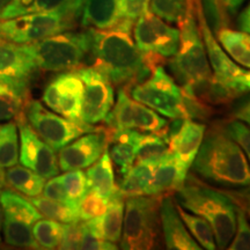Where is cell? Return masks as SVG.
Here are the masks:
<instances>
[{"mask_svg": "<svg viewBox=\"0 0 250 250\" xmlns=\"http://www.w3.org/2000/svg\"><path fill=\"white\" fill-rule=\"evenodd\" d=\"M133 23L123 20L105 30L88 29L90 33V66L99 71L112 86H136L153 73L142 51L131 36Z\"/></svg>", "mask_w": 250, "mask_h": 250, "instance_id": "6da1fadb", "label": "cell"}, {"mask_svg": "<svg viewBox=\"0 0 250 250\" xmlns=\"http://www.w3.org/2000/svg\"><path fill=\"white\" fill-rule=\"evenodd\" d=\"M191 167L193 173L215 186L250 187V165L245 153L220 125L206 132Z\"/></svg>", "mask_w": 250, "mask_h": 250, "instance_id": "7a4b0ae2", "label": "cell"}, {"mask_svg": "<svg viewBox=\"0 0 250 250\" xmlns=\"http://www.w3.org/2000/svg\"><path fill=\"white\" fill-rule=\"evenodd\" d=\"M175 202L206 219L213 229L217 248H227L236 229V205L226 193L188 174L186 182L176 191Z\"/></svg>", "mask_w": 250, "mask_h": 250, "instance_id": "3957f363", "label": "cell"}, {"mask_svg": "<svg viewBox=\"0 0 250 250\" xmlns=\"http://www.w3.org/2000/svg\"><path fill=\"white\" fill-rule=\"evenodd\" d=\"M39 70L64 72L78 70L90 54V33L62 31L44 40L20 44Z\"/></svg>", "mask_w": 250, "mask_h": 250, "instance_id": "277c9868", "label": "cell"}, {"mask_svg": "<svg viewBox=\"0 0 250 250\" xmlns=\"http://www.w3.org/2000/svg\"><path fill=\"white\" fill-rule=\"evenodd\" d=\"M162 195L125 197L123 236L124 250L156 249L160 245V201Z\"/></svg>", "mask_w": 250, "mask_h": 250, "instance_id": "5b68a950", "label": "cell"}, {"mask_svg": "<svg viewBox=\"0 0 250 250\" xmlns=\"http://www.w3.org/2000/svg\"><path fill=\"white\" fill-rule=\"evenodd\" d=\"M179 50L168 62L175 78L184 85L193 79L211 76V66L201 30L195 20V0H189L188 9L179 22Z\"/></svg>", "mask_w": 250, "mask_h": 250, "instance_id": "8992f818", "label": "cell"}, {"mask_svg": "<svg viewBox=\"0 0 250 250\" xmlns=\"http://www.w3.org/2000/svg\"><path fill=\"white\" fill-rule=\"evenodd\" d=\"M76 17L61 13H31L0 21V41L28 44L73 29Z\"/></svg>", "mask_w": 250, "mask_h": 250, "instance_id": "52a82bcc", "label": "cell"}, {"mask_svg": "<svg viewBox=\"0 0 250 250\" xmlns=\"http://www.w3.org/2000/svg\"><path fill=\"white\" fill-rule=\"evenodd\" d=\"M23 116L33 130L55 151H59L81 134L99 129L93 125L58 116V114L48 110L35 100L26 101Z\"/></svg>", "mask_w": 250, "mask_h": 250, "instance_id": "ba28073f", "label": "cell"}, {"mask_svg": "<svg viewBox=\"0 0 250 250\" xmlns=\"http://www.w3.org/2000/svg\"><path fill=\"white\" fill-rule=\"evenodd\" d=\"M131 96L166 117H183L182 89L162 65L154 68L148 79L133 86Z\"/></svg>", "mask_w": 250, "mask_h": 250, "instance_id": "9c48e42d", "label": "cell"}, {"mask_svg": "<svg viewBox=\"0 0 250 250\" xmlns=\"http://www.w3.org/2000/svg\"><path fill=\"white\" fill-rule=\"evenodd\" d=\"M133 36L143 55H156L171 58L180 46V30L169 26L149 9L145 11L133 24Z\"/></svg>", "mask_w": 250, "mask_h": 250, "instance_id": "30bf717a", "label": "cell"}, {"mask_svg": "<svg viewBox=\"0 0 250 250\" xmlns=\"http://www.w3.org/2000/svg\"><path fill=\"white\" fill-rule=\"evenodd\" d=\"M76 73L83 85L81 122L89 125L102 123L114 107L112 83L92 66H81Z\"/></svg>", "mask_w": 250, "mask_h": 250, "instance_id": "8fae6325", "label": "cell"}, {"mask_svg": "<svg viewBox=\"0 0 250 250\" xmlns=\"http://www.w3.org/2000/svg\"><path fill=\"white\" fill-rule=\"evenodd\" d=\"M15 122H17L19 138H20L19 160L21 164L44 177L45 180L57 176L59 173V164L55 149L33 130L23 114Z\"/></svg>", "mask_w": 250, "mask_h": 250, "instance_id": "7c38bea8", "label": "cell"}, {"mask_svg": "<svg viewBox=\"0 0 250 250\" xmlns=\"http://www.w3.org/2000/svg\"><path fill=\"white\" fill-rule=\"evenodd\" d=\"M39 68L20 44L0 41V83L27 100L28 90Z\"/></svg>", "mask_w": 250, "mask_h": 250, "instance_id": "4fadbf2b", "label": "cell"}, {"mask_svg": "<svg viewBox=\"0 0 250 250\" xmlns=\"http://www.w3.org/2000/svg\"><path fill=\"white\" fill-rule=\"evenodd\" d=\"M83 85L76 72L56 77L43 92L44 104L56 114L74 122H81ZM83 123V122H81Z\"/></svg>", "mask_w": 250, "mask_h": 250, "instance_id": "5bb4252c", "label": "cell"}, {"mask_svg": "<svg viewBox=\"0 0 250 250\" xmlns=\"http://www.w3.org/2000/svg\"><path fill=\"white\" fill-rule=\"evenodd\" d=\"M110 145V134L105 126L78 137L59 149L58 164L62 171L88 168Z\"/></svg>", "mask_w": 250, "mask_h": 250, "instance_id": "9a60e30c", "label": "cell"}, {"mask_svg": "<svg viewBox=\"0 0 250 250\" xmlns=\"http://www.w3.org/2000/svg\"><path fill=\"white\" fill-rule=\"evenodd\" d=\"M195 14L198 19V26L205 46L206 56H208L210 66L214 72V76L232 85L233 81L241 76L245 71L228 57L218 40H215L213 31L210 29L203 15L199 0H195Z\"/></svg>", "mask_w": 250, "mask_h": 250, "instance_id": "2e32d148", "label": "cell"}, {"mask_svg": "<svg viewBox=\"0 0 250 250\" xmlns=\"http://www.w3.org/2000/svg\"><path fill=\"white\" fill-rule=\"evenodd\" d=\"M161 232L166 248L169 250H201L202 247L188 232L176 208L175 199L169 195L161 196Z\"/></svg>", "mask_w": 250, "mask_h": 250, "instance_id": "e0dca14e", "label": "cell"}, {"mask_svg": "<svg viewBox=\"0 0 250 250\" xmlns=\"http://www.w3.org/2000/svg\"><path fill=\"white\" fill-rule=\"evenodd\" d=\"M85 0H11L0 12V21L31 13H61L80 17Z\"/></svg>", "mask_w": 250, "mask_h": 250, "instance_id": "ac0fdd59", "label": "cell"}, {"mask_svg": "<svg viewBox=\"0 0 250 250\" xmlns=\"http://www.w3.org/2000/svg\"><path fill=\"white\" fill-rule=\"evenodd\" d=\"M125 196L118 190L109 202L107 211L98 218L85 221L88 230L94 236L116 245L121 241L123 230Z\"/></svg>", "mask_w": 250, "mask_h": 250, "instance_id": "d6986e66", "label": "cell"}, {"mask_svg": "<svg viewBox=\"0 0 250 250\" xmlns=\"http://www.w3.org/2000/svg\"><path fill=\"white\" fill-rule=\"evenodd\" d=\"M123 21L122 0H85L80 12L81 26L87 29L105 30Z\"/></svg>", "mask_w": 250, "mask_h": 250, "instance_id": "ffe728a7", "label": "cell"}, {"mask_svg": "<svg viewBox=\"0 0 250 250\" xmlns=\"http://www.w3.org/2000/svg\"><path fill=\"white\" fill-rule=\"evenodd\" d=\"M181 89L212 107L227 104L241 95L230 83L219 79L214 74L189 81L182 85Z\"/></svg>", "mask_w": 250, "mask_h": 250, "instance_id": "44dd1931", "label": "cell"}, {"mask_svg": "<svg viewBox=\"0 0 250 250\" xmlns=\"http://www.w3.org/2000/svg\"><path fill=\"white\" fill-rule=\"evenodd\" d=\"M189 168L173 152L156 164L149 195H164L177 191L186 182Z\"/></svg>", "mask_w": 250, "mask_h": 250, "instance_id": "7402d4cb", "label": "cell"}, {"mask_svg": "<svg viewBox=\"0 0 250 250\" xmlns=\"http://www.w3.org/2000/svg\"><path fill=\"white\" fill-rule=\"evenodd\" d=\"M205 124L187 120L179 136L169 144L170 151L188 168L191 167L205 136Z\"/></svg>", "mask_w": 250, "mask_h": 250, "instance_id": "603a6c76", "label": "cell"}, {"mask_svg": "<svg viewBox=\"0 0 250 250\" xmlns=\"http://www.w3.org/2000/svg\"><path fill=\"white\" fill-rule=\"evenodd\" d=\"M143 136L144 133L138 130H124L110 134L112 147L109 154L122 175L126 174L136 162L137 151Z\"/></svg>", "mask_w": 250, "mask_h": 250, "instance_id": "cb8c5ba5", "label": "cell"}, {"mask_svg": "<svg viewBox=\"0 0 250 250\" xmlns=\"http://www.w3.org/2000/svg\"><path fill=\"white\" fill-rule=\"evenodd\" d=\"M88 190L100 193L105 198L111 199L120 190L115 181L112 161L108 148L86 171Z\"/></svg>", "mask_w": 250, "mask_h": 250, "instance_id": "d4e9b609", "label": "cell"}, {"mask_svg": "<svg viewBox=\"0 0 250 250\" xmlns=\"http://www.w3.org/2000/svg\"><path fill=\"white\" fill-rule=\"evenodd\" d=\"M155 166V162L149 161L134 162L129 171L123 175V180L118 187L122 195L125 197L149 195Z\"/></svg>", "mask_w": 250, "mask_h": 250, "instance_id": "484cf974", "label": "cell"}, {"mask_svg": "<svg viewBox=\"0 0 250 250\" xmlns=\"http://www.w3.org/2000/svg\"><path fill=\"white\" fill-rule=\"evenodd\" d=\"M0 208L2 214L28 226H33L39 219L43 218L33 203L11 190L0 191Z\"/></svg>", "mask_w": 250, "mask_h": 250, "instance_id": "4316f807", "label": "cell"}, {"mask_svg": "<svg viewBox=\"0 0 250 250\" xmlns=\"http://www.w3.org/2000/svg\"><path fill=\"white\" fill-rule=\"evenodd\" d=\"M7 187L27 197H36L42 193L45 179L24 166L14 165L5 171Z\"/></svg>", "mask_w": 250, "mask_h": 250, "instance_id": "83f0119b", "label": "cell"}, {"mask_svg": "<svg viewBox=\"0 0 250 250\" xmlns=\"http://www.w3.org/2000/svg\"><path fill=\"white\" fill-rule=\"evenodd\" d=\"M218 42L242 66L250 68V34L224 28L217 33Z\"/></svg>", "mask_w": 250, "mask_h": 250, "instance_id": "f1b7e54d", "label": "cell"}, {"mask_svg": "<svg viewBox=\"0 0 250 250\" xmlns=\"http://www.w3.org/2000/svg\"><path fill=\"white\" fill-rule=\"evenodd\" d=\"M176 208L181 219L189 229L190 235H192L197 243L202 247V249L214 250L217 248L214 239V233L210 223L201 215H197L192 212L187 211L182 206L176 203Z\"/></svg>", "mask_w": 250, "mask_h": 250, "instance_id": "f546056e", "label": "cell"}, {"mask_svg": "<svg viewBox=\"0 0 250 250\" xmlns=\"http://www.w3.org/2000/svg\"><path fill=\"white\" fill-rule=\"evenodd\" d=\"M29 201L40 211L41 214L49 219H54L62 224H70L80 220L78 206L65 204V203L54 201L41 195L30 197Z\"/></svg>", "mask_w": 250, "mask_h": 250, "instance_id": "4dcf8cb0", "label": "cell"}, {"mask_svg": "<svg viewBox=\"0 0 250 250\" xmlns=\"http://www.w3.org/2000/svg\"><path fill=\"white\" fill-rule=\"evenodd\" d=\"M64 230L65 224L56 221L54 219L41 218L31 226L34 239L40 249H59Z\"/></svg>", "mask_w": 250, "mask_h": 250, "instance_id": "1f68e13d", "label": "cell"}, {"mask_svg": "<svg viewBox=\"0 0 250 250\" xmlns=\"http://www.w3.org/2000/svg\"><path fill=\"white\" fill-rule=\"evenodd\" d=\"M19 161V131L17 122L0 123V167L9 168Z\"/></svg>", "mask_w": 250, "mask_h": 250, "instance_id": "d6a6232c", "label": "cell"}, {"mask_svg": "<svg viewBox=\"0 0 250 250\" xmlns=\"http://www.w3.org/2000/svg\"><path fill=\"white\" fill-rule=\"evenodd\" d=\"M2 234H4L5 242L9 246L28 249H40L39 245L34 239L31 226L14 220L7 215H4L2 218Z\"/></svg>", "mask_w": 250, "mask_h": 250, "instance_id": "836d02e7", "label": "cell"}, {"mask_svg": "<svg viewBox=\"0 0 250 250\" xmlns=\"http://www.w3.org/2000/svg\"><path fill=\"white\" fill-rule=\"evenodd\" d=\"M168 122L161 117L152 108H147L145 104L134 100L132 110V130L142 132L155 133L164 129Z\"/></svg>", "mask_w": 250, "mask_h": 250, "instance_id": "e575fe53", "label": "cell"}, {"mask_svg": "<svg viewBox=\"0 0 250 250\" xmlns=\"http://www.w3.org/2000/svg\"><path fill=\"white\" fill-rule=\"evenodd\" d=\"M169 145L155 133H144L136 155V162L149 161L158 164L170 154Z\"/></svg>", "mask_w": 250, "mask_h": 250, "instance_id": "d590c367", "label": "cell"}, {"mask_svg": "<svg viewBox=\"0 0 250 250\" xmlns=\"http://www.w3.org/2000/svg\"><path fill=\"white\" fill-rule=\"evenodd\" d=\"M189 0H149L148 9L170 23H179L186 14Z\"/></svg>", "mask_w": 250, "mask_h": 250, "instance_id": "8d00e7d4", "label": "cell"}, {"mask_svg": "<svg viewBox=\"0 0 250 250\" xmlns=\"http://www.w3.org/2000/svg\"><path fill=\"white\" fill-rule=\"evenodd\" d=\"M206 22L213 34L228 27V13L221 0H199Z\"/></svg>", "mask_w": 250, "mask_h": 250, "instance_id": "74e56055", "label": "cell"}, {"mask_svg": "<svg viewBox=\"0 0 250 250\" xmlns=\"http://www.w3.org/2000/svg\"><path fill=\"white\" fill-rule=\"evenodd\" d=\"M67 197L72 204L79 206V203L83 197L88 191L86 174L81 169L66 171L64 175H61Z\"/></svg>", "mask_w": 250, "mask_h": 250, "instance_id": "f35d334b", "label": "cell"}, {"mask_svg": "<svg viewBox=\"0 0 250 250\" xmlns=\"http://www.w3.org/2000/svg\"><path fill=\"white\" fill-rule=\"evenodd\" d=\"M110 199L105 198L100 193L88 190L79 203V218L80 220L87 221L98 218L107 211Z\"/></svg>", "mask_w": 250, "mask_h": 250, "instance_id": "ab89813d", "label": "cell"}, {"mask_svg": "<svg viewBox=\"0 0 250 250\" xmlns=\"http://www.w3.org/2000/svg\"><path fill=\"white\" fill-rule=\"evenodd\" d=\"M27 100H23L17 94L5 88L0 92V123L17 121L23 114L24 104Z\"/></svg>", "mask_w": 250, "mask_h": 250, "instance_id": "60d3db41", "label": "cell"}, {"mask_svg": "<svg viewBox=\"0 0 250 250\" xmlns=\"http://www.w3.org/2000/svg\"><path fill=\"white\" fill-rule=\"evenodd\" d=\"M213 114L212 105L203 102L202 100L189 95L182 90V115L188 120L203 121L211 117Z\"/></svg>", "mask_w": 250, "mask_h": 250, "instance_id": "b9f144b4", "label": "cell"}, {"mask_svg": "<svg viewBox=\"0 0 250 250\" xmlns=\"http://www.w3.org/2000/svg\"><path fill=\"white\" fill-rule=\"evenodd\" d=\"M221 129L232 138L246 153L250 165V127L237 120H230L220 125Z\"/></svg>", "mask_w": 250, "mask_h": 250, "instance_id": "7bdbcfd3", "label": "cell"}, {"mask_svg": "<svg viewBox=\"0 0 250 250\" xmlns=\"http://www.w3.org/2000/svg\"><path fill=\"white\" fill-rule=\"evenodd\" d=\"M236 233L233 241L228 243L229 250H250V225L245 211L236 206Z\"/></svg>", "mask_w": 250, "mask_h": 250, "instance_id": "ee69618b", "label": "cell"}, {"mask_svg": "<svg viewBox=\"0 0 250 250\" xmlns=\"http://www.w3.org/2000/svg\"><path fill=\"white\" fill-rule=\"evenodd\" d=\"M42 193L44 197H48L50 199H54V201L65 203V204L74 205L72 204L70 199H68L64 183H62V176H54L51 177V179H49L48 182L44 184ZM78 208H79V206H78Z\"/></svg>", "mask_w": 250, "mask_h": 250, "instance_id": "f6af8a7d", "label": "cell"}, {"mask_svg": "<svg viewBox=\"0 0 250 250\" xmlns=\"http://www.w3.org/2000/svg\"><path fill=\"white\" fill-rule=\"evenodd\" d=\"M149 0H122V13L123 20L133 23L148 9Z\"/></svg>", "mask_w": 250, "mask_h": 250, "instance_id": "bcb514c9", "label": "cell"}, {"mask_svg": "<svg viewBox=\"0 0 250 250\" xmlns=\"http://www.w3.org/2000/svg\"><path fill=\"white\" fill-rule=\"evenodd\" d=\"M224 192L234 204L250 215V187L241 188L240 190H226Z\"/></svg>", "mask_w": 250, "mask_h": 250, "instance_id": "7dc6e473", "label": "cell"}, {"mask_svg": "<svg viewBox=\"0 0 250 250\" xmlns=\"http://www.w3.org/2000/svg\"><path fill=\"white\" fill-rule=\"evenodd\" d=\"M232 117L237 120L250 127V95L246 96L245 99L240 100L233 109Z\"/></svg>", "mask_w": 250, "mask_h": 250, "instance_id": "c3c4849f", "label": "cell"}, {"mask_svg": "<svg viewBox=\"0 0 250 250\" xmlns=\"http://www.w3.org/2000/svg\"><path fill=\"white\" fill-rule=\"evenodd\" d=\"M232 86L235 88L240 94L246 92H250V71L243 72L241 76H239L232 83Z\"/></svg>", "mask_w": 250, "mask_h": 250, "instance_id": "681fc988", "label": "cell"}, {"mask_svg": "<svg viewBox=\"0 0 250 250\" xmlns=\"http://www.w3.org/2000/svg\"><path fill=\"white\" fill-rule=\"evenodd\" d=\"M237 27L241 31L250 34V2L237 19Z\"/></svg>", "mask_w": 250, "mask_h": 250, "instance_id": "f907efd6", "label": "cell"}, {"mask_svg": "<svg viewBox=\"0 0 250 250\" xmlns=\"http://www.w3.org/2000/svg\"><path fill=\"white\" fill-rule=\"evenodd\" d=\"M221 1H223L227 13L230 15H234L237 11H239V8L241 7L242 4L246 1V0H221Z\"/></svg>", "mask_w": 250, "mask_h": 250, "instance_id": "816d5d0a", "label": "cell"}, {"mask_svg": "<svg viewBox=\"0 0 250 250\" xmlns=\"http://www.w3.org/2000/svg\"><path fill=\"white\" fill-rule=\"evenodd\" d=\"M7 183H6V179H5V171H4V168L0 167V191H2V190L7 189Z\"/></svg>", "mask_w": 250, "mask_h": 250, "instance_id": "f5cc1de1", "label": "cell"}, {"mask_svg": "<svg viewBox=\"0 0 250 250\" xmlns=\"http://www.w3.org/2000/svg\"><path fill=\"white\" fill-rule=\"evenodd\" d=\"M2 218H4V214H2L1 208H0V242H1V229H2Z\"/></svg>", "mask_w": 250, "mask_h": 250, "instance_id": "db71d44e", "label": "cell"}, {"mask_svg": "<svg viewBox=\"0 0 250 250\" xmlns=\"http://www.w3.org/2000/svg\"><path fill=\"white\" fill-rule=\"evenodd\" d=\"M9 1H11V0H0V12H1L2 9H4L5 6L7 5Z\"/></svg>", "mask_w": 250, "mask_h": 250, "instance_id": "11a10c76", "label": "cell"}, {"mask_svg": "<svg viewBox=\"0 0 250 250\" xmlns=\"http://www.w3.org/2000/svg\"><path fill=\"white\" fill-rule=\"evenodd\" d=\"M5 88H6V87H4V86L1 85V83H0V92H1V90H4Z\"/></svg>", "mask_w": 250, "mask_h": 250, "instance_id": "9f6ffc18", "label": "cell"}]
</instances>
